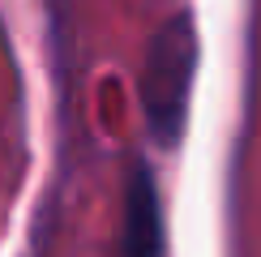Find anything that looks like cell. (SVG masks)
<instances>
[{
  "label": "cell",
  "instance_id": "cell-1",
  "mask_svg": "<svg viewBox=\"0 0 261 257\" xmlns=\"http://www.w3.org/2000/svg\"><path fill=\"white\" fill-rule=\"evenodd\" d=\"M197 78V30L193 17H167L146 43L141 64V112L163 150L180 146L189 124V99Z\"/></svg>",
  "mask_w": 261,
  "mask_h": 257
},
{
  "label": "cell",
  "instance_id": "cell-2",
  "mask_svg": "<svg viewBox=\"0 0 261 257\" xmlns=\"http://www.w3.org/2000/svg\"><path fill=\"white\" fill-rule=\"evenodd\" d=\"M124 257H163V210H159V189L146 163L128 171L124 185V236H120Z\"/></svg>",
  "mask_w": 261,
  "mask_h": 257
}]
</instances>
